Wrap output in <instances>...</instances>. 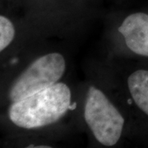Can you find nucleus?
<instances>
[{"label":"nucleus","mask_w":148,"mask_h":148,"mask_svg":"<svg viewBox=\"0 0 148 148\" xmlns=\"http://www.w3.org/2000/svg\"><path fill=\"white\" fill-rule=\"evenodd\" d=\"M71 106V90L68 85L59 82L11 103L8 114L9 120L16 127L36 129L58 122Z\"/></svg>","instance_id":"obj_1"},{"label":"nucleus","mask_w":148,"mask_h":148,"mask_svg":"<svg viewBox=\"0 0 148 148\" xmlns=\"http://www.w3.org/2000/svg\"><path fill=\"white\" fill-rule=\"evenodd\" d=\"M84 119L98 143L105 147L115 146L120 140L124 118L105 92L89 87L84 105Z\"/></svg>","instance_id":"obj_2"},{"label":"nucleus","mask_w":148,"mask_h":148,"mask_svg":"<svg viewBox=\"0 0 148 148\" xmlns=\"http://www.w3.org/2000/svg\"><path fill=\"white\" fill-rule=\"evenodd\" d=\"M66 69V59L62 53L53 52L38 57L11 83L8 101L15 102L58 83Z\"/></svg>","instance_id":"obj_3"},{"label":"nucleus","mask_w":148,"mask_h":148,"mask_svg":"<svg viewBox=\"0 0 148 148\" xmlns=\"http://www.w3.org/2000/svg\"><path fill=\"white\" fill-rule=\"evenodd\" d=\"M119 32L127 48L133 53L148 57V14L134 12L122 21Z\"/></svg>","instance_id":"obj_4"},{"label":"nucleus","mask_w":148,"mask_h":148,"mask_svg":"<svg viewBox=\"0 0 148 148\" xmlns=\"http://www.w3.org/2000/svg\"><path fill=\"white\" fill-rule=\"evenodd\" d=\"M127 86L136 106L148 116V70L134 71L127 77Z\"/></svg>","instance_id":"obj_5"},{"label":"nucleus","mask_w":148,"mask_h":148,"mask_svg":"<svg viewBox=\"0 0 148 148\" xmlns=\"http://www.w3.org/2000/svg\"><path fill=\"white\" fill-rule=\"evenodd\" d=\"M16 30L13 23L4 15L0 16V51L3 52L13 41Z\"/></svg>","instance_id":"obj_6"},{"label":"nucleus","mask_w":148,"mask_h":148,"mask_svg":"<svg viewBox=\"0 0 148 148\" xmlns=\"http://www.w3.org/2000/svg\"><path fill=\"white\" fill-rule=\"evenodd\" d=\"M27 147H36V148H46V147H51L50 146H48V145H40V146H39V145H29Z\"/></svg>","instance_id":"obj_7"}]
</instances>
